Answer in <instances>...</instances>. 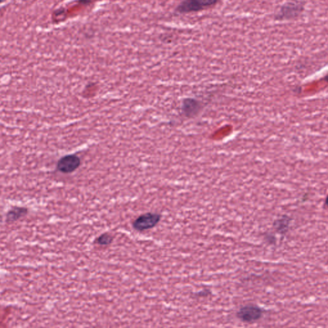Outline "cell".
Segmentation results:
<instances>
[{
	"label": "cell",
	"instance_id": "obj_1",
	"mask_svg": "<svg viewBox=\"0 0 328 328\" xmlns=\"http://www.w3.org/2000/svg\"><path fill=\"white\" fill-rule=\"evenodd\" d=\"M219 0H182L175 11L178 14H189L203 11L215 5Z\"/></svg>",
	"mask_w": 328,
	"mask_h": 328
},
{
	"label": "cell",
	"instance_id": "obj_2",
	"mask_svg": "<svg viewBox=\"0 0 328 328\" xmlns=\"http://www.w3.org/2000/svg\"><path fill=\"white\" fill-rule=\"evenodd\" d=\"M162 218V215L158 213L148 212L140 215L132 223L135 230L144 231L154 228L158 224Z\"/></svg>",
	"mask_w": 328,
	"mask_h": 328
},
{
	"label": "cell",
	"instance_id": "obj_3",
	"mask_svg": "<svg viewBox=\"0 0 328 328\" xmlns=\"http://www.w3.org/2000/svg\"><path fill=\"white\" fill-rule=\"evenodd\" d=\"M263 311L257 305H247L241 307L237 311V317L245 323H254L262 317Z\"/></svg>",
	"mask_w": 328,
	"mask_h": 328
},
{
	"label": "cell",
	"instance_id": "obj_4",
	"mask_svg": "<svg viewBox=\"0 0 328 328\" xmlns=\"http://www.w3.org/2000/svg\"><path fill=\"white\" fill-rule=\"evenodd\" d=\"M303 9V5L299 2H288L280 8L276 15V19H291L300 15Z\"/></svg>",
	"mask_w": 328,
	"mask_h": 328
},
{
	"label": "cell",
	"instance_id": "obj_5",
	"mask_svg": "<svg viewBox=\"0 0 328 328\" xmlns=\"http://www.w3.org/2000/svg\"><path fill=\"white\" fill-rule=\"evenodd\" d=\"M81 160L75 155H68L62 157L57 163V170L64 174L72 173L79 168Z\"/></svg>",
	"mask_w": 328,
	"mask_h": 328
},
{
	"label": "cell",
	"instance_id": "obj_6",
	"mask_svg": "<svg viewBox=\"0 0 328 328\" xmlns=\"http://www.w3.org/2000/svg\"><path fill=\"white\" fill-rule=\"evenodd\" d=\"M28 214V209L24 207H16L8 212L6 216V221L8 223H13L25 216Z\"/></svg>",
	"mask_w": 328,
	"mask_h": 328
},
{
	"label": "cell",
	"instance_id": "obj_7",
	"mask_svg": "<svg viewBox=\"0 0 328 328\" xmlns=\"http://www.w3.org/2000/svg\"><path fill=\"white\" fill-rule=\"evenodd\" d=\"M291 219L287 215H283L280 218L277 219L274 223V228L277 233L281 235H285L289 230Z\"/></svg>",
	"mask_w": 328,
	"mask_h": 328
},
{
	"label": "cell",
	"instance_id": "obj_8",
	"mask_svg": "<svg viewBox=\"0 0 328 328\" xmlns=\"http://www.w3.org/2000/svg\"><path fill=\"white\" fill-rule=\"evenodd\" d=\"M114 237L108 233H103L98 237L96 242L100 245H109L113 242Z\"/></svg>",
	"mask_w": 328,
	"mask_h": 328
},
{
	"label": "cell",
	"instance_id": "obj_9",
	"mask_svg": "<svg viewBox=\"0 0 328 328\" xmlns=\"http://www.w3.org/2000/svg\"><path fill=\"white\" fill-rule=\"evenodd\" d=\"M7 1V0H0V5H1V4L5 3V2Z\"/></svg>",
	"mask_w": 328,
	"mask_h": 328
}]
</instances>
